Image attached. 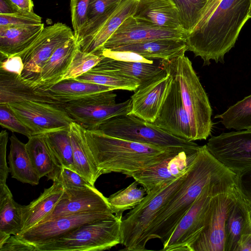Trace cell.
I'll return each instance as SVG.
<instances>
[{
  "instance_id": "obj_1",
  "label": "cell",
  "mask_w": 251,
  "mask_h": 251,
  "mask_svg": "<svg viewBox=\"0 0 251 251\" xmlns=\"http://www.w3.org/2000/svg\"><path fill=\"white\" fill-rule=\"evenodd\" d=\"M251 0H208L193 30L186 34L188 50L203 65L224 62L244 25L250 19Z\"/></svg>"
},
{
  "instance_id": "obj_2",
  "label": "cell",
  "mask_w": 251,
  "mask_h": 251,
  "mask_svg": "<svg viewBox=\"0 0 251 251\" xmlns=\"http://www.w3.org/2000/svg\"><path fill=\"white\" fill-rule=\"evenodd\" d=\"M236 176L210 153L206 145L201 146L182 184L155 221L149 240L158 238L163 243L206 187L218 184H235Z\"/></svg>"
},
{
  "instance_id": "obj_3",
  "label": "cell",
  "mask_w": 251,
  "mask_h": 251,
  "mask_svg": "<svg viewBox=\"0 0 251 251\" xmlns=\"http://www.w3.org/2000/svg\"><path fill=\"white\" fill-rule=\"evenodd\" d=\"M86 136L100 175L115 172L128 176L182 151H190L126 140L99 130L86 129Z\"/></svg>"
},
{
  "instance_id": "obj_4",
  "label": "cell",
  "mask_w": 251,
  "mask_h": 251,
  "mask_svg": "<svg viewBox=\"0 0 251 251\" xmlns=\"http://www.w3.org/2000/svg\"><path fill=\"white\" fill-rule=\"evenodd\" d=\"M160 61L166 73L179 86L184 106L190 118L193 141L206 140L210 135L213 127L212 109L191 61L185 53Z\"/></svg>"
},
{
  "instance_id": "obj_5",
  "label": "cell",
  "mask_w": 251,
  "mask_h": 251,
  "mask_svg": "<svg viewBox=\"0 0 251 251\" xmlns=\"http://www.w3.org/2000/svg\"><path fill=\"white\" fill-rule=\"evenodd\" d=\"M188 171L178 178L155 187L122 218L121 244L125 247L123 250H147L146 245L155 221L182 184Z\"/></svg>"
},
{
  "instance_id": "obj_6",
  "label": "cell",
  "mask_w": 251,
  "mask_h": 251,
  "mask_svg": "<svg viewBox=\"0 0 251 251\" xmlns=\"http://www.w3.org/2000/svg\"><path fill=\"white\" fill-rule=\"evenodd\" d=\"M92 222L54 240L35 245L30 251H100L121 242L122 215Z\"/></svg>"
},
{
  "instance_id": "obj_7",
  "label": "cell",
  "mask_w": 251,
  "mask_h": 251,
  "mask_svg": "<svg viewBox=\"0 0 251 251\" xmlns=\"http://www.w3.org/2000/svg\"><path fill=\"white\" fill-rule=\"evenodd\" d=\"M110 212H85L60 216L45 221L17 234L11 235L0 251H30L32 247L57 239L81 226L114 219Z\"/></svg>"
},
{
  "instance_id": "obj_8",
  "label": "cell",
  "mask_w": 251,
  "mask_h": 251,
  "mask_svg": "<svg viewBox=\"0 0 251 251\" xmlns=\"http://www.w3.org/2000/svg\"><path fill=\"white\" fill-rule=\"evenodd\" d=\"M235 184L223 183L207 186L181 218L163 243V251H189L206 226L213 197L233 189Z\"/></svg>"
},
{
  "instance_id": "obj_9",
  "label": "cell",
  "mask_w": 251,
  "mask_h": 251,
  "mask_svg": "<svg viewBox=\"0 0 251 251\" xmlns=\"http://www.w3.org/2000/svg\"><path fill=\"white\" fill-rule=\"evenodd\" d=\"M98 130L110 136L164 148L191 151L201 147L193 141L176 137L131 114L112 118Z\"/></svg>"
},
{
  "instance_id": "obj_10",
  "label": "cell",
  "mask_w": 251,
  "mask_h": 251,
  "mask_svg": "<svg viewBox=\"0 0 251 251\" xmlns=\"http://www.w3.org/2000/svg\"><path fill=\"white\" fill-rule=\"evenodd\" d=\"M113 91H104L66 102L64 108L74 122L90 131L98 130L109 119L130 113L131 100L117 103Z\"/></svg>"
},
{
  "instance_id": "obj_11",
  "label": "cell",
  "mask_w": 251,
  "mask_h": 251,
  "mask_svg": "<svg viewBox=\"0 0 251 251\" xmlns=\"http://www.w3.org/2000/svg\"><path fill=\"white\" fill-rule=\"evenodd\" d=\"M75 37L66 25L56 23L45 27L37 38L26 49L16 55L21 57L24 68L21 76L35 87L46 62L60 46Z\"/></svg>"
},
{
  "instance_id": "obj_12",
  "label": "cell",
  "mask_w": 251,
  "mask_h": 251,
  "mask_svg": "<svg viewBox=\"0 0 251 251\" xmlns=\"http://www.w3.org/2000/svg\"><path fill=\"white\" fill-rule=\"evenodd\" d=\"M8 104L33 135L69 128L73 121L65 108L58 106L33 101Z\"/></svg>"
},
{
  "instance_id": "obj_13",
  "label": "cell",
  "mask_w": 251,
  "mask_h": 251,
  "mask_svg": "<svg viewBox=\"0 0 251 251\" xmlns=\"http://www.w3.org/2000/svg\"><path fill=\"white\" fill-rule=\"evenodd\" d=\"M238 197L235 187L213 197L208 223L189 251H225L227 219Z\"/></svg>"
},
{
  "instance_id": "obj_14",
  "label": "cell",
  "mask_w": 251,
  "mask_h": 251,
  "mask_svg": "<svg viewBox=\"0 0 251 251\" xmlns=\"http://www.w3.org/2000/svg\"><path fill=\"white\" fill-rule=\"evenodd\" d=\"M206 146L211 154L235 173L251 167V130L212 136Z\"/></svg>"
},
{
  "instance_id": "obj_15",
  "label": "cell",
  "mask_w": 251,
  "mask_h": 251,
  "mask_svg": "<svg viewBox=\"0 0 251 251\" xmlns=\"http://www.w3.org/2000/svg\"><path fill=\"white\" fill-rule=\"evenodd\" d=\"M171 78L158 115L151 124L176 137L194 141L190 118L184 106L179 86L171 76Z\"/></svg>"
},
{
  "instance_id": "obj_16",
  "label": "cell",
  "mask_w": 251,
  "mask_h": 251,
  "mask_svg": "<svg viewBox=\"0 0 251 251\" xmlns=\"http://www.w3.org/2000/svg\"><path fill=\"white\" fill-rule=\"evenodd\" d=\"M200 149L182 151L154 165L132 173L128 177L137 181L147 194L157 186L184 174L194 162Z\"/></svg>"
},
{
  "instance_id": "obj_17",
  "label": "cell",
  "mask_w": 251,
  "mask_h": 251,
  "mask_svg": "<svg viewBox=\"0 0 251 251\" xmlns=\"http://www.w3.org/2000/svg\"><path fill=\"white\" fill-rule=\"evenodd\" d=\"M185 37L182 29L160 28L139 22L130 16L108 39L102 49L160 39L185 40Z\"/></svg>"
},
{
  "instance_id": "obj_18",
  "label": "cell",
  "mask_w": 251,
  "mask_h": 251,
  "mask_svg": "<svg viewBox=\"0 0 251 251\" xmlns=\"http://www.w3.org/2000/svg\"><path fill=\"white\" fill-rule=\"evenodd\" d=\"M94 212H113L107 198L95 186L84 189L64 190L52 213L42 222L60 216Z\"/></svg>"
},
{
  "instance_id": "obj_19",
  "label": "cell",
  "mask_w": 251,
  "mask_h": 251,
  "mask_svg": "<svg viewBox=\"0 0 251 251\" xmlns=\"http://www.w3.org/2000/svg\"><path fill=\"white\" fill-rule=\"evenodd\" d=\"M33 101L64 107L60 101L49 93L35 87L21 75L0 70V104Z\"/></svg>"
},
{
  "instance_id": "obj_20",
  "label": "cell",
  "mask_w": 251,
  "mask_h": 251,
  "mask_svg": "<svg viewBox=\"0 0 251 251\" xmlns=\"http://www.w3.org/2000/svg\"><path fill=\"white\" fill-rule=\"evenodd\" d=\"M171 80L166 73L146 85L138 88L131 97V114L149 123L156 119Z\"/></svg>"
},
{
  "instance_id": "obj_21",
  "label": "cell",
  "mask_w": 251,
  "mask_h": 251,
  "mask_svg": "<svg viewBox=\"0 0 251 251\" xmlns=\"http://www.w3.org/2000/svg\"><path fill=\"white\" fill-rule=\"evenodd\" d=\"M133 17L160 28L182 29L177 9L171 0H139Z\"/></svg>"
},
{
  "instance_id": "obj_22",
  "label": "cell",
  "mask_w": 251,
  "mask_h": 251,
  "mask_svg": "<svg viewBox=\"0 0 251 251\" xmlns=\"http://www.w3.org/2000/svg\"><path fill=\"white\" fill-rule=\"evenodd\" d=\"M78 48L75 36L59 47L43 66L36 83V87L46 90L61 81Z\"/></svg>"
},
{
  "instance_id": "obj_23",
  "label": "cell",
  "mask_w": 251,
  "mask_h": 251,
  "mask_svg": "<svg viewBox=\"0 0 251 251\" xmlns=\"http://www.w3.org/2000/svg\"><path fill=\"white\" fill-rule=\"evenodd\" d=\"M64 189L58 181L44 190L36 199L27 205H22V232L44 221L54 210Z\"/></svg>"
},
{
  "instance_id": "obj_24",
  "label": "cell",
  "mask_w": 251,
  "mask_h": 251,
  "mask_svg": "<svg viewBox=\"0 0 251 251\" xmlns=\"http://www.w3.org/2000/svg\"><path fill=\"white\" fill-rule=\"evenodd\" d=\"M70 133L75 170L95 186L100 175L87 143L86 129L73 121Z\"/></svg>"
},
{
  "instance_id": "obj_25",
  "label": "cell",
  "mask_w": 251,
  "mask_h": 251,
  "mask_svg": "<svg viewBox=\"0 0 251 251\" xmlns=\"http://www.w3.org/2000/svg\"><path fill=\"white\" fill-rule=\"evenodd\" d=\"M44 27L43 23L0 26V61L16 55L26 49Z\"/></svg>"
},
{
  "instance_id": "obj_26",
  "label": "cell",
  "mask_w": 251,
  "mask_h": 251,
  "mask_svg": "<svg viewBox=\"0 0 251 251\" xmlns=\"http://www.w3.org/2000/svg\"><path fill=\"white\" fill-rule=\"evenodd\" d=\"M109 50L133 51L146 59L161 61L184 54L188 48L184 40L160 39L123 45Z\"/></svg>"
},
{
  "instance_id": "obj_27",
  "label": "cell",
  "mask_w": 251,
  "mask_h": 251,
  "mask_svg": "<svg viewBox=\"0 0 251 251\" xmlns=\"http://www.w3.org/2000/svg\"><path fill=\"white\" fill-rule=\"evenodd\" d=\"M99 63L115 74L137 79L139 82L138 88L142 87L166 74L160 61L153 63L125 62L104 57Z\"/></svg>"
},
{
  "instance_id": "obj_28",
  "label": "cell",
  "mask_w": 251,
  "mask_h": 251,
  "mask_svg": "<svg viewBox=\"0 0 251 251\" xmlns=\"http://www.w3.org/2000/svg\"><path fill=\"white\" fill-rule=\"evenodd\" d=\"M139 0H122L114 13L91 39L78 48L83 51L95 52L101 50L108 39L127 18L134 15Z\"/></svg>"
},
{
  "instance_id": "obj_29",
  "label": "cell",
  "mask_w": 251,
  "mask_h": 251,
  "mask_svg": "<svg viewBox=\"0 0 251 251\" xmlns=\"http://www.w3.org/2000/svg\"><path fill=\"white\" fill-rule=\"evenodd\" d=\"M10 141L8 160L12 177L32 185L38 184L40 178L33 166L26 144L20 141L14 134L11 136Z\"/></svg>"
},
{
  "instance_id": "obj_30",
  "label": "cell",
  "mask_w": 251,
  "mask_h": 251,
  "mask_svg": "<svg viewBox=\"0 0 251 251\" xmlns=\"http://www.w3.org/2000/svg\"><path fill=\"white\" fill-rule=\"evenodd\" d=\"M248 211L246 203L239 195L227 219L225 251H235L242 235L251 231Z\"/></svg>"
},
{
  "instance_id": "obj_31",
  "label": "cell",
  "mask_w": 251,
  "mask_h": 251,
  "mask_svg": "<svg viewBox=\"0 0 251 251\" xmlns=\"http://www.w3.org/2000/svg\"><path fill=\"white\" fill-rule=\"evenodd\" d=\"M46 90L58 100L66 102L98 93L114 90L106 86L69 79L63 80Z\"/></svg>"
},
{
  "instance_id": "obj_32",
  "label": "cell",
  "mask_w": 251,
  "mask_h": 251,
  "mask_svg": "<svg viewBox=\"0 0 251 251\" xmlns=\"http://www.w3.org/2000/svg\"><path fill=\"white\" fill-rule=\"evenodd\" d=\"M22 205L13 199L6 184L0 185V231L11 235L19 234L22 229Z\"/></svg>"
},
{
  "instance_id": "obj_33",
  "label": "cell",
  "mask_w": 251,
  "mask_h": 251,
  "mask_svg": "<svg viewBox=\"0 0 251 251\" xmlns=\"http://www.w3.org/2000/svg\"><path fill=\"white\" fill-rule=\"evenodd\" d=\"M26 146L33 166L40 178L59 167L44 134L32 136L28 138Z\"/></svg>"
},
{
  "instance_id": "obj_34",
  "label": "cell",
  "mask_w": 251,
  "mask_h": 251,
  "mask_svg": "<svg viewBox=\"0 0 251 251\" xmlns=\"http://www.w3.org/2000/svg\"><path fill=\"white\" fill-rule=\"evenodd\" d=\"M75 79L110 87L114 90H136L138 81L132 77L115 74L99 63L92 69Z\"/></svg>"
},
{
  "instance_id": "obj_35",
  "label": "cell",
  "mask_w": 251,
  "mask_h": 251,
  "mask_svg": "<svg viewBox=\"0 0 251 251\" xmlns=\"http://www.w3.org/2000/svg\"><path fill=\"white\" fill-rule=\"evenodd\" d=\"M44 135L58 165L75 171L70 127L53 131Z\"/></svg>"
},
{
  "instance_id": "obj_36",
  "label": "cell",
  "mask_w": 251,
  "mask_h": 251,
  "mask_svg": "<svg viewBox=\"0 0 251 251\" xmlns=\"http://www.w3.org/2000/svg\"><path fill=\"white\" fill-rule=\"evenodd\" d=\"M214 118L228 129L251 130V95L230 106L225 112Z\"/></svg>"
},
{
  "instance_id": "obj_37",
  "label": "cell",
  "mask_w": 251,
  "mask_h": 251,
  "mask_svg": "<svg viewBox=\"0 0 251 251\" xmlns=\"http://www.w3.org/2000/svg\"><path fill=\"white\" fill-rule=\"evenodd\" d=\"M135 180L127 187L110 195L107 200L115 215H122L124 211L131 209L138 204L147 194L145 189L138 187Z\"/></svg>"
},
{
  "instance_id": "obj_38",
  "label": "cell",
  "mask_w": 251,
  "mask_h": 251,
  "mask_svg": "<svg viewBox=\"0 0 251 251\" xmlns=\"http://www.w3.org/2000/svg\"><path fill=\"white\" fill-rule=\"evenodd\" d=\"M208 0H171L176 7L181 27L186 34L196 25Z\"/></svg>"
},
{
  "instance_id": "obj_39",
  "label": "cell",
  "mask_w": 251,
  "mask_h": 251,
  "mask_svg": "<svg viewBox=\"0 0 251 251\" xmlns=\"http://www.w3.org/2000/svg\"><path fill=\"white\" fill-rule=\"evenodd\" d=\"M103 57L100 51L87 52L78 48L62 80L75 79L81 76L95 67Z\"/></svg>"
},
{
  "instance_id": "obj_40",
  "label": "cell",
  "mask_w": 251,
  "mask_h": 251,
  "mask_svg": "<svg viewBox=\"0 0 251 251\" xmlns=\"http://www.w3.org/2000/svg\"><path fill=\"white\" fill-rule=\"evenodd\" d=\"M47 176L48 179L59 182L64 190L84 189L95 186L76 172L65 166L58 167Z\"/></svg>"
},
{
  "instance_id": "obj_41",
  "label": "cell",
  "mask_w": 251,
  "mask_h": 251,
  "mask_svg": "<svg viewBox=\"0 0 251 251\" xmlns=\"http://www.w3.org/2000/svg\"><path fill=\"white\" fill-rule=\"evenodd\" d=\"M0 125L12 132L22 134L28 138L33 136L30 130L20 120L8 104H0Z\"/></svg>"
},
{
  "instance_id": "obj_42",
  "label": "cell",
  "mask_w": 251,
  "mask_h": 251,
  "mask_svg": "<svg viewBox=\"0 0 251 251\" xmlns=\"http://www.w3.org/2000/svg\"><path fill=\"white\" fill-rule=\"evenodd\" d=\"M42 23L41 17L33 12H17L11 14H0V26L37 25Z\"/></svg>"
},
{
  "instance_id": "obj_43",
  "label": "cell",
  "mask_w": 251,
  "mask_h": 251,
  "mask_svg": "<svg viewBox=\"0 0 251 251\" xmlns=\"http://www.w3.org/2000/svg\"><path fill=\"white\" fill-rule=\"evenodd\" d=\"M121 0H90L86 14V23L81 29L89 26L94 21L105 14L119 3Z\"/></svg>"
},
{
  "instance_id": "obj_44",
  "label": "cell",
  "mask_w": 251,
  "mask_h": 251,
  "mask_svg": "<svg viewBox=\"0 0 251 251\" xmlns=\"http://www.w3.org/2000/svg\"><path fill=\"white\" fill-rule=\"evenodd\" d=\"M90 0H70L72 24L75 37L86 23Z\"/></svg>"
},
{
  "instance_id": "obj_45",
  "label": "cell",
  "mask_w": 251,
  "mask_h": 251,
  "mask_svg": "<svg viewBox=\"0 0 251 251\" xmlns=\"http://www.w3.org/2000/svg\"><path fill=\"white\" fill-rule=\"evenodd\" d=\"M235 188L248 207H251V167L236 173Z\"/></svg>"
},
{
  "instance_id": "obj_46",
  "label": "cell",
  "mask_w": 251,
  "mask_h": 251,
  "mask_svg": "<svg viewBox=\"0 0 251 251\" xmlns=\"http://www.w3.org/2000/svg\"><path fill=\"white\" fill-rule=\"evenodd\" d=\"M99 51L101 52L102 55L104 57L118 61L148 63H153L154 62V60L146 59L141 55L130 51H117L102 49Z\"/></svg>"
},
{
  "instance_id": "obj_47",
  "label": "cell",
  "mask_w": 251,
  "mask_h": 251,
  "mask_svg": "<svg viewBox=\"0 0 251 251\" xmlns=\"http://www.w3.org/2000/svg\"><path fill=\"white\" fill-rule=\"evenodd\" d=\"M8 139V132L6 130H2L0 133V185L6 184L8 173H10L6 159Z\"/></svg>"
},
{
  "instance_id": "obj_48",
  "label": "cell",
  "mask_w": 251,
  "mask_h": 251,
  "mask_svg": "<svg viewBox=\"0 0 251 251\" xmlns=\"http://www.w3.org/2000/svg\"><path fill=\"white\" fill-rule=\"evenodd\" d=\"M24 65L21 56L14 55L0 61V70L21 75Z\"/></svg>"
},
{
  "instance_id": "obj_49",
  "label": "cell",
  "mask_w": 251,
  "mask_h": 251,
  "mask_svg": "<svg viewBox=\"0 0 251 251\" xmlns=\"http://www.w3.org/2000/svg\"><path fill=\"white\" fill-rule=\"evenodd\" d=\"M17 12L29 13L33 12L32 0H7Z\"/></svg>"
},
{
  "instance_id": "obj_50",
  "label": "cell",
  "mask_w": 251,
  "mask_h": 251,
  "mask_svg": "<svg viewBox=\"0 0 251 251\" xmlns=\"http://www.w3.org/2000/svg\"><path fill=\"white\" fill-rule=\"evenodd\" d=\"M235 251H251V231L242 235Z\"/></svg>"
},
{
  "instance_id": "obj_51",
  "label": "cell",
  "mask_w": 251,
  "mask_h": 251,
  "mask_svg": "<svg viewBox=\"0 0 251 251\" xmlns=\"http://www.w3.org/2000/svg\"><path fill=\"white\" fill-rule=\"evenodd\" d=\"M17 12L7 0H0V14H11Z\"/></svg>"
},
{
  "instance_id": "obj_52",
  "label": "cell",
  "mask_w": 251,
  "mask_h": 251,
  "mask_svg": "<svg viewBox=\"0 0 251 251\" xmlns=\"http://www.w3.org/2000/svg\"><path fill=\"white\" fill-rule=\"evenodd\" d=\"M11 236L6 232L0 231V248L7 241Z\"/></svg>"
},
{
  "instance_id": "obj_53",
  "label": "cell",
  "mask_w": 251,
  "mask_h": 251,
  "mask_svg": "<svg viewBox=\"0 0 251 251\" xmlns=\"http://www.w3.org/2000/svg\"><path fill=\"white\" fill-rule=\"evenodd\" d=\"M248 212H249V219H250V222H251V207H248Z\"/></svg>"
},
{
  "instance_id": "obj_54",
  "label": "cell",
  "mask_w": 251,
  "mask_h": 251,
  "mask_svg": "<svg viewBox=\"0 0 251 251\" xmlns=\"http://www.w3.org/2000/svg\"><path fill=\"white\" fill-rule=\"evenodd\" d=\"M250 18H251V11H250Z\"/></svg>"
}]
</instances>
